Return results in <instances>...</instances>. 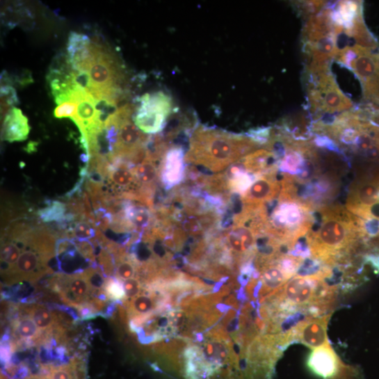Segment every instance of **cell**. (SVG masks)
<instances>
[{
  "label": "cell",
  "mask_w": 379,
  "mask_h": 379,
  "mask_svg": "<svg viewBox=\"0 0 379 379\" xmlns=\"http://www.w3.org/2000/svg\"><path fill=\"white\" fill-rule=\"evenodd\" d=\"M307 241L314 259L334 267L342 264L355 243L366 239L364 221L346 207L330 204L313 211Z\"/></svg>",
  "instance_id": "obj_1"
},
{
  "label": "cell",
  "mask_w": 379,
  "mask_h": 379,
  "mask_svg": "<svg viewBox=\"0 0 379 379\" xmlns=\"http://www.w3.org/2000/svg\"><path fill=\"white\" fill-rule=\"evenodd\" d=\"M260 147L246 134L200 125L192 133L185 161L205 167L212 172H220Z\"/></svg>",
  "instance_id": "obj_2"
},
{
  "label": "cell",
  "mask_w": 379,
  "mask_h": 379,
  "mask_svg": "<svg viewBox=\"0 0 379 379\" xmlns=\"http://www.w3.org/2000/svg\"><path fill=\"white\" fill-rule=\"evenodd\" d=\"M337 290V287L328 284L322 277L298 275L263 300H267L269 305L266 307L277 319L300 310L318 317L332 309Z\"/></svg>",
  "instance_id": "obj_3"
},
{
  "label": "cell",
  "mask_w": 379,
  "mask_h": 379,
  "mask_svg": "<svg viewBox=\"0 0 379 379\" xmlns=\"http://www.w3.org/2000/svg\"><path fill=\"white\" fill-rule=\"evenodd\" d=\"M303 83L312 122L327 120L354 108L353 102L340 89L331 70L303 73Z\"/></svg>",
  "instance_id": "obj_4"
},
{
  "label": "cell",
  "mask_w": 379,
  "mask_h": 379,
  "mask_svg": "<svg viewBox=\"0 0 379 379\" xmlns=\"http://www.w3.org/2000/svg\"><path fill=\"white\" fill-rule=\"evenodd\" d=\"M335 61L356 76L366 103L379 106V46L348 47L339 52Z\"/></svg>",
  "instance_id": "obj_5"
},
{
  "label": "cell",
  "mask_w": 379,
  "mask_h": 379,
  "mask_svg": "<svg viewBox=\"0 0 379 379\" xmlns=\"http://www.w3.org/2000/svg\"><path fill=\"white\" fill-rule=\"evenodd\" d=\"M133 120L145 134H161L172 115L177 112L172 97L163 91L146 93L136 99Z\"/></svg>",
  "instance_id": "obj_6"
},
{
  "label": "cell",
  "mask_w": 379,
  "mask_h": 379,
  "mask_svg": "<svg viewBox=\"0 0 379 379\" xmlns=\"http://www.w3.org/2000/svg\"><path fill=\"white\" fill-rule=\"evenodd\" d=\"M307 365L322 379H364L360 367L345 364L330 343L313 349Z\"/></svg>",
  "instance_id": "obj_7"
},
{
  "label": "cell",
  "mask_w": 379,
  "mask_h": 379,
  "mask_svg": "<svg viewBox=\"0 0 379 379\" xmlns=\"http://www.w3.org/2000/svg\"><path fill=\"white\" fill-rule=\"evenodd\" d=\"M332 314L313 317L300 321L283 335L289 346L292 342H299L312 349L329 343L328 323Z\"/></svg>",
  "instance_id": "obj_8"
},
{
  "label": "cell",
  "mask_w": 379,
  "mask_h": 379,
  "mask_svg": "<svg viewBox=\"0 0 379 379\" xmlns=\"http://www.w3.org/2000/svg\"><path fill=\"white\" fill-rule=\"evenodd\" d=\"M50 259L26 243V248L22 251L15 266L3 276L11 283L37 280L50 271L47 266Z\"/></svg>",
  "instance_id": "obj_9"
},
{
  "label": "cell",
  "mask_w": 379,
  "mask_h": 379,
  "mask_svg": "<svg viewBox=\"0 0 379 379\" xmlns=\"http://www.w3.org/2000/svg\"><path fill=\"white\" fill-rule=\"evenodd\" d=\"M278 171L258 177L249 189L241 195L243 204L261 206L278 198L281 191V182L278 177Z\"/></svg>",
  "instance_id": "obj_10"
},
{
  "label": "cell",
  "mask_w": 379,
  "mask_h": 379,
  "mask_svg": "<svg viewBox=\"0 0 379 379\" xmlns=\"http://www.w3.org/2000/svg\"><path fill=\"white\" fill-rule=\"evenodd\" d=\"M186 154V150L179 145H173L167 152L160 171V182L166 191H170L185 180Z\"/></svg>",
  "instance_id": "obj_11"
},
{
  "label": "cell",
  "mask_w": 379,
  "mask_h": 379,
  "mask_svg": "<svg viewBox=\"0 0 379 379\" xmlns=\"http://www.w3.org/2000/svg\"><path fill=\"white\" fill-rule=\"evenodd\" d=\"M131 120L133 118L127 119L121 123L118 142L112 154L127 161L135 150L146 145L150 136L142 132Z\"/></svg>",
  "instance_id": "obj_12"
},
{
  "label": "cell",
  "mask_w": 379,
  "mask_h": 379,
  "mask_svg": "<svg viewBox=\"0 0 379 379\" xmlns=\"http://www.w3.org/2000/svg\"><path fill=\"white\" fill-rule=\"evenodd\" d=\"M69 61L76 72L92 56V41L86 35L71 32L67 45Z\"/></svg>",
  "instance_id": "obj_13"
},
{
  "label": "cell",
  "mask_w": 379,
  "mask_h": 379,
  "mask_svg": "<svg viewBox=\"0 0 379 379\" xmlns=\"http://www.w3.org/2000/svg\"><path fill=\"white\" fill-rule=\"evenodd\" d=\"M30 131L28 118L15 107L3 120L2 138L10 143L24 141L28 138Z\"/></svg>",
  "instance_id": "obj_14"
},
{
  "label": "cell",
  "mask_w": 379,
  "mask_h": 379,
  "mask_svg": "<svg viewBox=\"0 0 379 379\" xmlns=\"http://www.w3.org/2000/svg\"><path fill=\"white\" fill-rule=\"evenodd\" d=\"M107 181L108 189L120 198L123 195L134 192L140 188L132 169L128 168H115L111 165Z\"/></svg>",
  "instance_id": "obj_15"
},
{
  "label": "cell",
  "mask_w": 379,
  "mask_h": 379,
  "mask_svg": "<svg viewBox=\"0 0 379 379\" xmlns=\"http://www.w3.org/2000/svg\"><path fill=\"white\" fill-rule=\"evenodd\" d=\"M65 291L61 296L70 303H81L89 296L92 289L87 277L83 272L62 277Z\"/></svg>",
  "instance_id": "obj_16"
},
{
  "label": "cell",
  "mask_w": 379,
  "mask_h": 379,
  "mask_svg": "<svg viewBox=\"0 0 379 379\" xmlns=\"http://www.w3.org/2000/svg\"><path fill=\"white\" fill-rule=\"evenodd\" d=\"M127 219L135 227V232L144 234L154 225L153 213L143 205L134 204L132 201L126 200L124 207Z\"/></svg>",
  "instance_id": "obj_17"
},
{
  "label": "cell",
  "mask_w": 379,
  "mask_h": 379,
  "mask_svg": "<svg viewBox=\"0 0 379 379\" xmlns=\"http://www.w3.org/2000/svg\"><path fill=\"white\" fill-rule=\"evenodd\" d=\"M45 207L38 211V216L43 223H56L61 229H68L67 205L58 200H47Z\"/></svg>",
  "instance_id": "obj_18"
},
{
  "label": "cell",
  "mask_w": 379,
  "mask_h": 379,
  "mask_svg": "<svg viewBox=\"0 0 379 379\" xmlns=\"http://www.w3.org/2000/svg\"><path fill=\"white\" fill-rule=\"evenodd\" d=\"M160 163L146 159L132 171L140 186H157L160 182Z\"/></svg>",
  "instance_id": "obj_19"
},
{
  "label": "cell",
  "mask_w": 379,
  "mask_h": 379,
  "mask_svg": "<svg viewBox=\"0 0 379 379\" xmlns=\"http://www.w3.org/2000/svg\"><path fill=\"white\" fill-rule=\"evenodd\" d=\"M115 275L120 281L134 278L136 275L139 262L132 255H128L115 263Z\"/></svg>",
  "instance_id": "obj_20"
},
{
  "label": "cell",
  "mask_w": 379,
  "mask_h": 379,
  "mask_svg": "<svg viewBox=\"0 0 379 379\" xmlns=\"http://www.w3.org/2000/svg\"><path fill=\"white\" fill-rule=\"evenodd\" d=\"M29 314L41 331H48L55 323V319L51 313L42 306L33 307L30 309Z\"/></svg>",
  "instance_id": "obj_21"
},
{
  "label": "cell",
  "mask_w": 379,
  "mask_h": 379,
  "mask_svg": "<svg viewBox=\"0 0 379 379\" xmlns=\"http://www.w3.org/2000/svg\"><path fill=\"white\" fill-rule=\"evenodd\" d=\"M70 229L72 240L77 241H89L96 237V227L86 220H78L70 225Z\"/></svg>",
  "instance_id": "obj_22"
},
{
  "label": "cell",
  "mask_w": 379,
  "mask_h": 379,
  "mask_svg": "<svg viewBox=\"0 0 379 379\" xmlns=\"http://www.w3.org/2000/svg\"><path fill=\"white\" fill-rule=\"evenodd\" d=\"M19 104L16 90L10 86H1V115L3 120L10 111Z\"/></svg>",
  "instance_id": "obj_23"
},
{
  "label": "cell",
  "mask_w": 379,
  "mask_h": 379,
  "mask_svg": "<svg viewBox=\"0 0 379 379\" xmlns=\"http://www.w3.org/2000/svg\"><path fill=\"white\" fill-rule=\"evenodd\" d=\"M293 5L298 13L306 19L321 12L328 3L325 1H298Z\"/></svg>",
  "instance_id": "obj_24"
},
{
  "label": "cell",
  "mask_w": 379,
  "mask_h": 379,
  "mask_svg": "<svg viewBox=\"0 0 379 379\" xmlns=\"http://www.w3.org/2000/svg\"><path fill=\"white\" fill-rule=\"evenodd\" d=\"M17 334L24 339H34L39 337L40 330L34 321L29 318L21 319L15 327Z\"/></svg>",
  "instance_id": "obj_25"
},
{
  "label": "cell",
  "mask_w": 379,
  "mask_h": 379,
  "mask_svg": "<svg viewBox=\"0 0 379 379\" xmlns=\"http://www.w3.org/2000/svg\"><path fill=\"white\" fill-rule=\"evenodd\" d=\"M104 287L106 296L111 299L120 300L126 296L123 284L118 279L109 277L106 280Z\"/></svg>",
  "instance_id": "obj_26"
},
{
  "label": "cell",
  "mask_w": 379,
  "mask_h": 379,
  "mask_svg": "<svg viewBox=\"0 0 379 379\" xmlns=\"http://www.w3.org/2000/svg\"><path fill=\"white\" fill-rule=\"evenodd\" d=\"M96 229L102 232L111 229L113 215L106 209L101 207L95 210Z\"/></svg>",
  "instance_id": "obj_27"
},
{
  "label": "cell",
  "mask_w": 379,
  "mask_h": 379,
  "mask_svg": "<svg viewBox=\"0 0 379 379\" xmlns=\"http://www.w3.org/2000/svg\"><path fill=\"white\" fill-rule=\"evenodd\" d=\"M99 262L103 269V273L107 276L114 274L116 269L113 256L106 249L102 248L99 255Z\"/></svg>",
  "instance_id": "obj_28"
},
{
  "label": "cell",
  "mask_w": 379,
  "mask_h": 379,
  "mask_svg": "<svg viewBox=\"0 0 379 379\" xmlns=\"http://www.w3.org/2000/svg\"><path fill=\"white\" fill-rule=\"evenodd\" d=\"M79 102H67L58 106L54 111V116L57 118H72L77 113Z\"/></svg>",
  "instance_id": "obj_29"
},
{
  "label": "cell",
  "mask_w": 379,
  "mask_h": 379,
  "mask_svg": "<svg viewBox=\"0 0 379 379\" xmlns=\"http://www.w3.org/2000/svg\"><path fill=\"white\" fill-rule=\"evenodd\" d=\"M83 273L87 277L92 288L100 289L104 287L106 280L99 269L93 266L86 270Z\"/></svg>",
  "instance_id": "obj_30"
},
{
  "label": "cell",
  "mask_w": 379,
  "mask_h": 379,
  "mask_svg": "<svg viewBox=\"0 0 379 379\" xmlns=\"http://www.w3.org/2000/svg\"><path fill=\"white\" fill-rule=\"evenodd\" d=\"M123 287L126 297L128 298H134L140 293L141 290V284L138 278L134 277L124 281Z\"/></svg>",
  "instance_id": "obj_31"
},
{
  "label": "cell",
  "mask_w": 379,
  "mask_h": 379,
  "mask_svg": "<svg viewBox=\"0 0 379 379\" xmlns=\"http://www.w3.org/2000/svg\"><path fill=\"white\" fill-rule=\"evenodd\" d=\"M76 247L83 257L92 263H95V245L90 241H78L75 243Z\"/></svg>",
  "instance_id": "obj_32"
},
{
  "label": "cell",
  "mask_w": 379,
  "mask_h": 379,
  "mask_svg": "<svg viewBox=\"0 0 379 379\" xmlns=\"http://www.w3.org/2000/svg\"><path fill=\"white\" fill-rule=\"evenodd\" d=\"M235 214L229 204L223 213L219 224L220 230H229L234 225Z\"/></svg>",
  "instance_id": "obj_33"
},
{
  "label": "cell",
  "mask_w": 379,
  "mask_h": 379,
  "mask_svg": "<svg viewBox=\"0 0 379 379\" xmlns=\"http://www.w3.org/2000/svg\"><path fill=\"white\" fill-rule=\"evenodd\" d=\"M241 329V325H240V319L237 316L234 319H233L229 325H227L225 328V331L227 333H229L231 334H235L236 332L240 331Z\"/></svg>",
  "instance_id": "obj_34"
},
{
  "label": "cell",
  "mask_w": 379,
  "mask_h": 379,
  "mask_svg": "<svg viewBox=\"0 0 379 379\" xmlns=\"http://www.w3.org/2000/svg\"><path fill=\"white\" fill-rule=\"evenodd\" d=\"M36 143L35 142H31L29 144V147L26 150L29 152V153H32L33 152V150H36V147H33V146H35L36 145Z\"/></svg>",
  "instance_id": "obj_35"
}]
</instances>
